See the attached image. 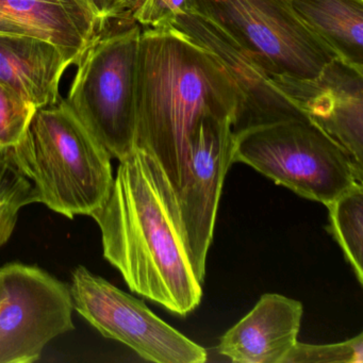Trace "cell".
<instances>
[{"label": "cell", "mask_w": 363, "mask_h": 363, "mask_svg": "<svg viewBox=\"0 0 363 363\" xmlns=\"http://www.w3.org/2000/svg\"><path fill=\"white\" fill-rule=\"evenodd\" d=\"M104 257L131 292L188 315L203 297L182 235L176 194L158 161L135 147L120 161L107 201L92 214Z\"/></svg>", "instance_id": "obj_1"}, {"label": "cell", "mask_w": 363, "mask_h": 363, "mask_svg": "<svg viewBox=\"0 0 363 363\" xmlns=\"http://www.w3.org/2000/svg\"><path fill=\"white\" fill-rule=\"evenodd\" d=\"M241 95L216 56L171 26L142 29L135 72V147L152 155L177 195L189 144L206 113L235 118Z\"/></svg>", "instance_id": "obj_2"}, {"label": "cell", "mask_w": 363, "mask_h": 363, "mask_svg": "<svg viewBox=\"0 0 363 363\" xmlns=\"http://www.w3.org/2000/svg\"><path fill=\"white\" fill-rule=\"evenodd\" d=\"M8 155L33 184L38 203L71 220L92 216L111 193V155L65 99L38 110Z\"/></svg>", "instance_id": "obj_3"}, {"label": "cell", "mask_w": 363, "mask_h": 363, "mask_svg": "<svg viewBox=\"0 0 363 363\" xmlns=\"http://www.w3.org/2000/svg\"><path fill=\"white\" fill-rule=\"evenodd\" d=\"M233 137V164L245 163L305 199L326 206L354 184H363V169L307 118Z\"/></svg>", "instance_id": "obj_4"}, {"label": "cell", "mask_w": 363, "mask_h": 363, "mask_svg": "<svg viewBox=\"0 0 363 363\" xmlns=\"http://www.w3.org/2000/svg\"><path fill=\"white\" fill-rule=\"evenodd\" d=\"M142 27L99 35L80 59L65 101L112 158L135 147V72Z\"/></svg>", "instance_id": "obj_5"}, {"label": "cell", "mask_w": 363, "mask_h": 363, "mask_svg": "<svg viewBox=\"0 0 363 363\" xmlns=\"http://www.w3.org/2000/svg\"><path fill=\"white\" fill-rule=\"evenodd\" d=\"M189 11L224 31L269 77L312 79L335 58L291 0H190Z\"/></svg>", "instance_id": "obj_6"}, {"label": "cell", "mask_w": 363, "mask_h": 363, "mask_svg": "<svg viewBox=\"0 0 363 363\" xmlns=\"http://www.w3.org/2000/svg\"><path fill=\"white\" fill-rule=\"evenodd\" d=\"M69 292L74 310L104 337L157 363H203V346L169 326L143 301L79 265L72 272Z\"/></svg>", "instance_id": "obj_7"}, {"label": "cell", "mask_w": 363, "mask_h": 363, "mask_svg": "<svg viewBox=\"0 0 363 363\" xmlns=\"http://www.w3.org/2000/svg\"><path fill=\"white\" fill-rule=\"evenodd\" d=\"M0 363L38 361L55 337L74 330L69 288L37 265L0 267Z\"/></svg>", "instance_id": "obj_8"}, {"label": "cell", "mask_w": 363, "mask_h": 363, "mask_svg": "<svg viewBox=\"0 0 363 363\" xmlns=\"http://www.w3.org/2000/svg\"><path fill=\"white\" fill-rule=\"evenodd\" d=\"M231 125L229 116L206 113L199 118L190 138L184 184L176 195L182 235L201 284L223 184L233 164L235 137Z\"/></svg>", "instance_id": "obj_9"}, {"label": "cell", "mask_w": 363, "mask_h": 363, "mask_svg": "<svg viewBox=\"0 0 363 363\" xmlns=\"http://www.w3.org/2000/svg\"><path fill=\"white\" fill-rule=\"evenodd\" d=\"M269 79L363 169V69L335 57L312 79Z\"/></svg>", "instance_id": "obj_10"}, {"label": "cell", "mask_w": 363, "mask_h": 363, "mask_svg": "<svg viewBox=\"0 0 363 363\" xmlns=\"http://www.w3.org/2000/svg\"><path fill=\"white\" fill-rule=\"evenodd\" d=\"M167 26L213 54L222 63L241 95L233 118V135L292 118H306L273 84L252 57L207 18L186 11L172 18Z\"/></svg>", "instance_id": "obj_11"}, {"label": "cell", "mask_w": 363, "mask_h": 363, "mask_svg": "<svg viewBox=\"0 0 363 363\" xmlns=\"http://www.w3.org/2000/svg\"><path fill=\"white\" fill-rule=\"evenodd\" d=\"M303 313L301 301L264 294L220 337L218 352L233 362L284 363L297 343Z\"/></svg>", "instance_id": "obj_12"}, {"label": "cell", "mask_w": 363, "mask_h": 363, "mask_svg": "<svg viewBox=\"0 0 363 363\" xmlns=\"http://www.w3.org/2000/svg\"><path fill=\"white\" fill-rule=\"evenodd\" d=\"M69 67L45 40L0 35V82L38 110L60 101L61 80Z\"/></svg>", "instance_id": "obj_13"}, {"label": "cell", "mask_w": 363, "mask_h": 363, "mask_svg": "<svg viewBox=\"0 0 363 363\" xmlns=\"http://www.w3.org/2000/svg\"><path fill=\"white\" fill-rule=\"evenodd\" d=\"M0 14L56 46L71 67L104 28L82 0H0Z\"/></svg>", "instance_id": "obj_14"}, {"label": "cell", "mask_w": 363, "mask_h": 363, "mask_svg": "<svg viewBox=\"0 0 363 363\" xmlns=\"http://www.w3.org/2000/svg\"><path fill=\"white\" fill-rule=\"evenodd\" d=\"M291 5L337 58L363 69V0H291Z\"/></svg>", "instance_id": "obj_15"}, {"label": "cell", "mask_w": 363, "mask_h": 363, "mask_svg": "<svg viewBox=\"0 0 363 363\" xmlns=\"http://www.w3.org/2000/svg\"><path fill=\"white\" fill-rule=\"evenodd\" d=\"M328 231L335 238L354 269L360 286L363 284V184H354L327 203Z\"/></svg>", "instance_id": "obj_16"}, {"label": "cell", "mask_w": 363, "mask_h": 363, "mask_svg": "<svg viewBox=\"0 0 363 363\" xmlns=\"http://www.w3.org/2000/svg\"><path fill=\"white\" fill-rule=\"evenodd\" d=\"M35 203L38 196L33 184L8 152L0 154V247L11 239L23 208Z\"/></svg>", "instance_id": "obj_17"}, {"label": "cell", "mask_w": 363, "mask_h": 363, "mask_svg": "<svg viewBox=\"0 0 363 363\" xmlns=\"http://www.w3.org/2000/svg\"><path fill=\"white\" fill-rule=\"evenodd\" d=\"M37 111L35 106L0 82V154L20 143Z\"/></svg>", "instance_id": "obj_18"}, {"label": "cell", "mask_w": 363, "mask_h": 363, "mask_svg": "<svg viewBox=\"0 0 363 363\" xmlns=\"http://www.w3.org/2000/svg\"><path fill=\"white\" fill-rule=\"evenodd\" d=\"M323 362L362 363V333L347 341L327 345H312L297 341L284 363Z\"/></svg>", "instance_id": "obj_19"}, {"label": "cell", "mask_w": 363, "mask_h": 363, "mask_svg": "<svg viewBox=\"0 0 363 363\" xmlns=\"http://www.w3.org/2000/svg\"><path fill=\"white\" fill-rule=\"evenodd\" d=\"M190 0H143L131 18L145 28L167 26L174 16L189 11Z\"/></svg>", "instance_id": "obj_20"}, {"label": "cell", "mask_w": 363, "mask_h": 363, "mask_svg": "<svg viewBox=\"0 0 363 363\" xmlns=\"http://www.w3.org/2000/svg\"><path fill=\"white\" fill-rule=\"evenodd\" d=\"M101 22L103 27L113 18L131 14V0H82Z\"/></svg>", "instance_id": "obj_21"}, {"label": "cell", "mask_w": 363, "mask_h": 363, "mask_svg": "<svg viewBox=\"0 0 363 363\" xmlns=\"http://www.w3.org/2000/svg\"><path fill=\"white\" fill-rule=\"evenodd\" d=\"M0 35H31V37H35L26 27L18 24L16 21L11 20L7 16H1V14H0Z\"/></svg>", "instance_id": "obj_22"}, {"label": "cell", "mask_w": 363, "mask_h": 363, "mask_svg": "<svg viewBox=\"0 0 363 363\" xmlns=\"http://www.w3.org/2000/svg\"><path fill=\"white\" fill-rule=\"evenodd\" d=\"M142 1H143V0H131V3H133V12L139 7ZM133 12H131V14H133Z\"/></svg>", "instance_id": "obj_23"}, {"label": "cell", "mask_w": 363, "mask_h": 363, "mask_svg": "<svg viewBox=\"0 0 363 363\" xmlns=\"http://www.w3.org/2000/svg\"><path fill=\"white\" fill-rule=\"evenodd\" d=\"M1 296H3V294H1V284H0V299H1Z\"/></svg>", "instance_id": "obj_24"}]
</instances>
